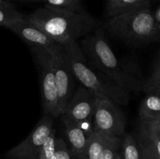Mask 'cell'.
<instances>
[{
  "instance_id": "cell-6",
  "label": "cell",
  "mask_w": 160,
  "mask_h": 159,
  "mask_svg": "<svg viewBox=\"0 0 160 159\" xmlns=\"http://www.w3.org/2000/svg\"><path fill=\"white\" fill-rule=\"evenodd\" d=\"M125 117L118 104L109 98L97 96L93 114L94 131L109 137L124 134Z\"/></svg>"
},
{
  "instance_id": "cell-26",
  "label": "cell",
  "mask_w": 160,
  "mask_h": 159,
  "mask_svg": "<svg viewBox=\"0 0 160 159\" xmlns=\"http://www.w3.org/2000/svg\"><path fill=\"white\" fill-rule=\"evenodd\" d=\"M159 89H160V87H159ZM156 89H157V88H156Z\"/></svg>"
},
{
  "instance_id": "cell-16",
  "label": "cell",
  "mask_w": 160,
  "mask_h": 159,
  "mask_svg": "<svg viewBox=\"0 0 160 159\" xmlns=\"http://www.w3.org/2000/svg\"><path fill=\"white\" fill-rule=\"evenodd\" d=\"M25 17L10 1H0V26L6 28L11 23L23 20Z\"/></svg>"
},
{
  "instance_id": "cell-8",
  "label": "cell",
  "mask_w": 160,
  "mask_h": 159,
  "mask_svg": "<svg viewBox=\"0 0 160 159\" xmlns=\"http://www.w3.org/2000/svg\"><path fill=\"white\" fill-rule=\"evenodd\" d=\"M6 28L30 45L44 48L52 55L59 54L62 51V47L60 44L55 41L38 26L30 23L26 17L11 23Z\"/></svg>"
},
{
  "instance_id": "cell-20",
  "label": "cell",
  "mask_w": 160,
  "mask_h": 159,
  "mask_svg": "<svg viewBox=\"0 0 160 159\" xmlns=\"http://www.w3.org/2000/svg\"><path fill=\"white\" fill-rule=\"evenodd\" d=\"M159 87H160V58L155 65L150 77L145 80L143 91L147 93Z\"/></svg>"
},
{
  "instance_id": "cell-2",
  "label": "cell",
  "mask_w": 160,
  "mask_h": 159,
  "mask_svg": "<svg viewBox=\"0 0 160 159\" xmlns=\"http://www.w3.org/2000/svg\"><path fill=\"white\" fill-rule=\"evenodd\" d=\"M26 19L57 43H66L85 37L100 27L98 20L88 13L60 10L45 5Z\"/></svg>"
},
{
  "instance_id": "cell-27",
  "label": "cell",
  "mask_w": 160,
  "mask_h": 159,
  "mask_svg": "<svg viewBox=\"0 0 160 159\" xmlns=\"http://www.w3.org/2000/svg\"><path fill=\"white\" fill-rule=\"evenodd\" d=\"M0 1H1V0H0Z\"/></svg>"
},
{
  "instance_id": "cell-11",
  "label": "cell",
  "mask_w": 160,
  "mask_h": 159,
  "mask_svg": "<svg viewBox=\"0 0 160 159\" xmlns=\"http://www.w3.org/2000/svg\"><path fill=\"white\" fill-rule=\"evenodd\" d=\"M136 139L142 159H160V118L140 119Z\"/></svg>"
},
{
  "instance_id": "cell-15",
  "label": "cell",
  "mask_w": 160,
  "mask_h": 159,
  "mask_svg": "<svg viewBox=\"0 0 160 159\" xmlns=\"http://www.w3.org/2000/svg\"><path fill=\"white\" fill-rule=\"evenodd\" d=\"M139 108L140 119L151 120L160 118V89L147 92Z\"/></svg>"
},
{
  "instance_id": "cell-14",
  "label": "cell",
  "mask_w": 160,
  "mask_h": 159,
  "mask_svg": "<svg viewBox=\"0 0 160 159\" xmlns=\"http://www.w3.org/2000/svg\"><path fill=\"white\" fill-rule=\"evenodd\" d=\"M111 137H112L94 131L89 137L84 151L78 159H101L103 151Z\"/></svg>"
},
{
  "instance_id": "cell-24",
  "label": "cell",
  "mask_w": 160,
  "mask_h": 159,
  "mask_svg": "<svg viewBox=\"0 0 160 159\" xmlns=\"http://www.w3.org/2000/svg\"><path fill=\"white\" fill-rule=\"evenodd\" d=\"M115 159H122L121 155H120V154L119 152L117 153V156H116V158Z\"/></svg>"
},
{
  "instance_id": "cell-25",
  "label": "cell",
  "mask_w": 160,
  "mask_h": 159,
  "mask_svg": "<svg viewBox=\"0 0 160 159\" xmlns=\"http://www.w3.org/2000/svg\"><path fill=\"white\" fill-rule=\"evenodd\" d=\"M8 1H11V0H8ZM17 1H45V0H17Z\"/></svg>"
},
{
  "instance_id": "cell-10",
  "label": "cell",
  "mask_w": 160,
  "mask_h": 159,
  "mask_svg": "<svg viewBox=\"0 0 160 159\" xmlns=\"http://www.w3.org/2000/svg\"><path fill=\"white\" fill-rule=\"evenodd\" d=\"M52 56L53 60V71L56 80L58 99L62 115L74 93V76L66 60L63 50L62 52L56 55H52Z\"/></svg>"
},
{
  "instance_id": "cell-23",
  "label": "cell",
  "mask_w": 160,
  "mask_h": 159,
  "mask_svg": "<svg viewBox=\"0 0 160 159\" xmlns=\"http://www.w3.org/2000/svg\"><path fill=\"white\" fill-rule=\"evenodd\" d=\"M154 17H155V19H156V23H157L158 26H159L160 29V6L157 9H156V12H154Z\"/></svg>"
},
{
  "instance_id": "cell-12",
  "label": "cell",
  "mask_w": 160,
  "mask_h": 159,
  "mask_svg": "<svg viewBox=\"0 0 160 159\" xmlns=\"http://www.w3.org/2000/svg\"><path fill=\"white\" fill-rule=\"evenodd\" d=\"M61 117L64 125L66 136L70 145V150L72 154L78 158L84 151L91 135L89 136L86 133L79 123L74 120L63 115H61Z\"/></svg>"
},
{
  "instance_id": "cell-13",
  "label": "cell",
  "mask_w": 160,
  "mask_h": 159,
  "mask_svg": "<svg viewBox=\"0 0 160 159\" xmlns=\"http://www.w3.org/2000/svg\"><path fill=\"white\" fill-rule=\"evenodd\" d=\"M152 0H106V15L112 18L120 14L150 6Z\"/></svg>"
},
{
  "instance_id": "cell-5",
  "label": "cell",
  "mask_w": 160,
  "mask_h": 159,
  "mask_svg": "<svg viewBox=\"0 0 160 159\" xmlns=\"http://www.w3.org/2000/svg\"><path fill=\"white\" fill-rule=\"evenodd\" d=\"M32 47V51L41 69L42 79V98L44 112L52 117L62 115L58 99L56 80L53 71V60L51 53L44 48Z\"/></svg>"
},
{
  "instance_id": "cell-1",
  "label": "cell",
  "mask_w": 160,
  "mask_h": 159,
  "mask_svg": "<svg viewBox=\"0 0 160 159\" xmlns=\"http://www.w3.org/2000/svg\"><path fill=\"white\" fill-rule=\"evenodd\" d=\"M81 45L91 65L102 72L119 87L129 93L143 91L145 80L142 78L138 68L119 60L109 46L102 28H98L85 36Z\"/></svg>"
},
{
  "instance_id": "cell-18",
  "label": "cell",
  "mask_w": 160,
  "mask_h": 159,
  "mask_svg": "<svg viewBox=\"0 0 160 159\" xmlns=\"http://www.w3.org/2000/svg\"><path fill=\"white\" fill-rule=\"evenodd\" d=\"M46 5L60 10L67 12H77V13H88L82 7L81 0H45Z\"/></svg>"
},
{
  "instance_id": "cell-3",
  "label": "cell",
  "mask_w": 160,
  "mask_h": 159,
  "mask_svg": "<svg viewBox=\"0 0 160 159\" xmlns=\"http://www.w3.org/2000/svg\"><path fill=\"white\" fill-rule=\"evenodd\" d=\"M63 54L75 79L82 86L97 95L112 100L117 104L127 105L131 98L130 93L119 87L89 62L76 41L62 44Z\"/></svg>"
},
{
  "instance_id": "cell-9",
  "label": "cell",
  "mask_w": 160,
  "mask_h": 159,
  "mask_svg": "<svg viewBox=\"0 0 160 159\" xmlns=\"http://www.w3.org/2000/svg\"><path fill=\"white\" fill-rule=\"evenodd\" d=\"M98 95L81 85L73 93L62 115L78 123L93 121L95 102Z\"/></svg>"
},
{
  "instance_id": "cell-19",
  "label": "cell",
  "mask_w": 160,
  "mask_h": 159,
  "mask_svg": "<svg viewBox=\"0 0 160 159\" xmlns=\"http://www.w3.org/2000/svg\"><path fill=\"white\" fill-rule=\"evenodd\" d=\"M56 129H52L51 133L42 145L39 151L38 159H52L57 145V137H56Z\"/></svg>"
},
{
  "instance_id": "cell-22",
  "label": "cell",
  "mask_w": 160,
  "mask_h": 159,
  "mask_svg": "<svg viewBox=\"0 0 160 159\" xmlns=\"http://www.w3.org/2000/svg\"><path fill=\"white\" fill-rule=\"evenodd\" d=\"M72 153L62 139L57 138V145L52 159H72Z\"/></svg>"
},
{
  "instance_id": "cell-21",
  "label": "cell",
  "mask_w": 160,
  "mask_h": 159,
  "mask_svg": "<svg viewBox=\"0 0 160 159\" xmlns=\"http://www.w3.org/2000/svg\"><path fill=\"white\" fill-rule=\"evenodd\" d=\"M121 137H112L103 151L101 159H115L120 147Z\"/></svg>"
},
{
  "instance_id": "cell-4",
  "label": "cell",
  "mask_w": 160,
  "mask_h": 159,
  "mask_svg": "<svg viewBox=\"0 0 160 159\" xmlns=\"http://www.w3.org/2000/svg\"><path fill=\"white\" fill-rule=\"evenodd\" d=\"M104 27L134 45L160 41V29L150 6L109 18Z\"/></svg>"
},
{
  "instance_id": "cell-7",
  "label": "cell",
  "mask_w": 160,
  "mask_h": 159,
  "mask_svg": "<svg viewBox=\"0 0 160 159\" xmlns=\"http://www.w3.org/2000/svg\"><path fill=\"white\" fill-rule=\"evenodd\" d=\"M52 116L46 115L38 123L24 140L8 152L12 159H38L41 148L52 130Z\"/></svg>"
},
{
  "instance_id": "cell-17",
  "label": "cell",
  "mask_w": 160,
  "mask_h": 159,
  "mask_svg": "<svg viewBox=\"0 0 160 159\" xmlns=\"http://www.w3.org/2000/svg\"><path fill=\"white\" fill-rule=\"evenodd\" d=\"M120 148H121L122 159H142L138 143L132 134H123Z\"/></svg>"
}]
</instances>
